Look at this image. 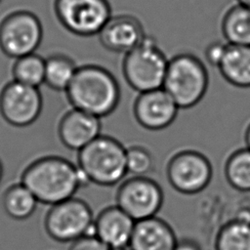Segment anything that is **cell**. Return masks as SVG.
<instances>
[{
    "instance_id": "cell-18",
    "label": "cell",
    "mask_w": 250,
    "mask_h": 250,
    "mask_svg": "<svg viewBox=\"0 0 250 250\" xmlns=\"http://www.w3.org/2000/svg\"><path fill=\"white\" fill-rule=\"evenodd\" d=\"M215 250H250V210L239 213L219 229Z\"/></svg>"
},
{
    "instance_id": "cell-23",
    "label": "cell",
    "mask_w": 250,
    "mask_h": 250,
    "mask_svg": "<svg viewBox=\"0 0 250 250\" xmlns=\"http://www.w3.org/2000/svg\"><path fill=\"white\" fill-rule=\"evenodd\" d=\"M13 80L38 88L44 83L45 59L36 53L16 59L12 68Z\"/></svg>"
},
{
    "instance_id": "cell-29",
    "label": "cell",
    "mask_w": 250,
    "mask_h": 250,
    "mask_svg": "<svg viewBox=\"0 0 250 250\" xmlns=\"http://www.w3.org/2000/svg\"><path fill=\"white\" fill-rule=\"evenodd\" d=\"M237 4H240L242 6L250 8V0H235Z\"/></svg>"
},
{
    "instance_id": "cell-22",
    "label": "cell",
    "mask_w": 250,
    "mask_h": 250,
    "mask_svg": "<svg viewBox=\"0 0 250 250\" xmlns=\"http://www.w3.org/2000/svg\"><path fill=\"white\" fill-rule=\"evenodd\" d=\"M225 177L229 185L242 193H250V149L233 151L226 161Z\"/></svg>"
},
{
    "instance_id": "cell-3",
    "label": "cell",
    "mask_w": 250,
    "mask_h": 250,
    "mask_svg": "<svg viewBox=\"0 0 250 250\" xmlns=\"http://www.w3.org/2000/svg\"><path fill=\"white\" fill-rule=\"evenodd\" d=\"M77 167L89 183L112 187L127 175L126 147L116 139L101 135L78 151Z\"/></svg>"
},
{
    "instance_id": "cell-28",
    "label": "cell",
    "mask_w": 250,
    "mask_h": 250,
    "mask_svg": "<svg viewBox=\"0 0 250 250\" xmlns=\"http://www.w3.org/2000/svg\"><path fill=\"white\" fill-rule=\"evenodd\" d=\"M244 140H245V145L247 148L250 149V122L247 125L246 129H245V134H244Z\"/></svg>"
},
{
    "instance_id": "cell-19",
    "label": "cell",
    "mask_w": 250,
    "mask_h": 250,
    "mask_svg": "<svg viewBox=\"0 0 250 250\" xmlns=\"http://www.w3.org/2000/svg\"><path fill=\"white\" fill-rule=\"evenodd\" d=\"M220 27L228 44L250 46V8L237 3L229 6L222 16Z\"/></svg>"
},
{
    "instance_id": "cell-27",
    "label": "cell",
    "mask_w": 250,
    "mask_h": 250,
    "mask_svg": "<svg viewBox=\"0 0 250 250\" xmlns=\"http://www.w3.org/2000/svg\"><path fill=\"white\" fill-rule=\"evenodd\" d=\"M173 250H202V249L196 241L190 238H184V239L178 240Z\"/></svg>"
},
{
    "instance_id": "cell-2",
    "label": "cell",
    "mask_w": 250,
    "mask_h": 250,
    "mask_svg": "<svg viewBox=\"0 0 250 250\" xmlns=\"http://www.w3.org/2000/svg\"><path fill=\"white\" fill-rule=\"evenodd\" d=\"M64 93L72 108L99 118L115 110L121 95L115 76L105 67L95 63L78 66Z\"/></svg>"
},
{
    "instance_id": "cell-11",
    "label": "cell",
    "mask_w": 250,
    "mask_h": 250,
    "mask_svg": "<svg viewBox=\"0 0 250 250\" xmlns=\"http://www.w3.org/2000/svg\"><path fill=\"white\" fill-rule=\"evenodd\" d=\"M43 107L38 88L12 80L0 92V113L9 124L24 127L33 123Z\"/></svg>"
},
{
    "instance_id": "cell-7",
    "label": "cell",
    "mask_w": 250,
    "mask_h": 250,
    "mask_svg": "<svg viewBox=\"0 0 250 250\" xmlns=\"http://www.w3.org/2000/svg\"><path fill=\"white\" fill-rule=\"evenodd\" d=\"M42 38V23L30 11L11 12L0 21V50L9 58L35 53Z\"/></svg>"
},
{
    "instance_id": "cell-26",
    "label": "cell",
    "mask_w": 250,
    "mask_h": 250,
    "mask_svg": "<svg viewBox=\"0 0 250 250\" xmlns=\"http://www.w3.org/2000/svg\"><path fill=\"white\" fill-rule=\"evenodd\" d=\"M70 243L68 250H111L96 235H83Z\"/></svg>"
},
{
    "instance_id": "cell-24",
    "label": "cell",
    "mask_w": 250,
    "mask_h": 250,
    "mask_svg": "<svg viewBox=\"0 0 250 250\" xmlns=\"http://www.w3.org/2000/svg\"><path fill=\"white\" fill-rule=\"evenodd\" d=\"M127 174L131 177H145L151 172L154 159L151 152L142 146H131L126 148Z\"/></svg>"
},
{
    "instance_id": "cell-12",
    "label": "cell",
    "mask_w": 250,
    "mask_h": 250,
    "mask_svg": "<svg viewBox=\"0 0 250 250\" xmlns=\"http://www.w3.org/2000/svg\"><path fill=\"white\" fill-rule=\"evenodd\" d=\"M179 109L163 88L139 93L133 104L136 121L150 131H159L170 126Z\"/></svg>"
},
{
    "instance_id": "cell-25",
    "label": "cell",
    "mask_w": 250,
    "mask_h": 250,
    "mask_svg": "<svg viewBox=\"0 0 250 250\" xmlns=\"http://www.w3.org/2000/svg\"><path fill=\"white\" fill-rule=\"evenodd\" d=\"M227 47H228L227 42H223L219 40H215L209 43L204 50V58L206 62L211 66H215L218 68L224 59V56L227 51Z\"/></svg>"
},
{
    "instance_id": "cell-10",
    "label": "cell",
    "mask_w": 250,
    "mask_h": 250,
    "mask_svg": "<svg viewBox=\"0 0 250 250\" xmlns=\"http://www.w3.org/2000/svg\"><path fill=\"white\" fill-rule=\"evenodd\" d=\"M163 199L161 187L146 176L130 177L120 184L116 192V205L135 222L156 216Z\"/></svg>"
},
{
    "instance_id": "cell-9",
    "label": "cell",
    "mask_w": 250,
    "mask_h": 250,
    "mask_svg": "<svg viewBox=\"0 0 250 250\" xmlns=\"http://www.w3.org/2000/svg\"><path fill=\"white\" fill-rule=\"evenodd\" d=\"M213 168L209 159L197 150L183 149L174 153L166 166L170 186L180 193L192 195L210 184Z\"/></svg>"
},
{
    "instance_id": "cell-31",
    "label": "cell",
    "mask_w": 250,
    "mask_h": 250,
    "mask_svg": "<svg viewBox=\"0 0 250 250\" xmlns=\"http://www.w3.org/2000/svg\"><path fill=\"white\" fill-rule=\"evenodd\" d=\"M122 250H131L129 247H127V248H124V249H122Z\"/></svg>"
},
{
    "instance_id": "cell-13",
    "label": "cell",
    "mask_w": 250,
    "mask_h": 250,
    "mask_svg": "<svg viewBox=\"0 0 250 250\" xmlns=\"http://www.w3.org/2000/svg\"><path fill=\"white\" fill-rule=\"evenodd\" d=\"M100 43L109 52L125 55L146 36L141 21L130 14L111 15L98 33Z\"/></svg>"
},
{
    "instance_id": "cell-4",
    "label": "cell",
    "mask_w": 250,
    "mask_h": 250,
    "mask_svg": "<svg viewBox=\"0 0 250 250\" xmlns=\"http://www.w3.org/2000/svg\"><path fill=\"white\" fill-rule=\"evenodd\" d=\"M209 74L203 62L190 53H180L169 59L162 88L179 108L196 105L205 96Z\"/></svg>"
},
{
    "instance_id": "cell-8",
    "label": "cell",
    "mask_w": 250,
    "mask_h": 250,
    "mask_svg": "<svg viewBox=\"0 0 250 250\" xmlns=\"http://www.w3.org/2000/svg\"><path fill=\"white\" fill-rule=\"evenodd\" d=\"M93 223L88 203L74 196L52 205L44 219L48 235L59 242H72L85 235Z\"/></svg>"
},
{
    "instance_id": "cell-16",
    "label": "cell",
    "mask_w": 250,
    "mask_h": 250,
    "mask_svg": "<svg viewBox=\"0 0 250 250\" xmlns=\"http://www.w3.org/2000/svg\"><path fill=\"white\" fill-rule=\"evenodd\" d=\"M178 242L172 227L156 216L135 223L131 250H173Z\"/></svg>"
},
{
    "instance_id": "cell-14",
    "label": "cell",
    "mask_w": 250,
    "mask_h": 250,
    "mask_svg": "<svg viewBox=\"0 0 250 250\" xmlns=\"http://www.w3.org/2000/svg\"><path fill=\"white\" fill-rule=\"evenodd\" d=\"M101 118L71 108L61 118L58 135L64 146L77 152L101 136Z\"/></svg>"
},
{
    "instance_id": "cell-1",
    "label": "cell",
    "mask_w": 250,
    "mask_h": 250,
    "mask_svg": "<svg viewBox=\"0 0 250 250\" xmlns=\"http://www.w3.org/2000/svg\"><path fill=\"white\" fill-rule=\"evenodd\" d=\"M21 183L38 202L52 206L73 197L77 189L89 184V181L69 160L48 155L31 162L22 172Z\"/></svg>"
},
{
    "instance_id": "cell-17",
    "label": "cell",
    "mask_w": 250,
    "mask_h": 250,
    "mask_svg": "<svg viewBox=\"0 0 250 250\" xmlns=\"http://www.w3.org/2000/svg\"><path fill=\"white\" fill-rule=\"evenodd\" d=\"M218 69L230 85L237 88H250V46L228 44Z\"/></svg>"
},
{
    "instance_id": "cell-5",
    "label": "cell",
    "mask_w": 250,
    "mask_h": 250,
    "mask_svg": "<svg viewBox=\"0 0 250 250\" xmlns=\"http://www.w3.org/2000/svg\"><path fill=\"white\" fill-rule=\"evenodd\" d=\"M169 59L157 41L146 35L122 61V74L127 84L138 93L162 88Z\"/></svg>"
},
{
    "instance_id": "cell-32",
    "label": "cell",
    "mask_w": 250,
    "mask_h": 250,
    "mask_svg": "<svg viewBox=\"0 0 250 250\" xmlns=\"http://www.w3.org/2000/svg\"><path fill=\"white\" fill-rule=\"evenodd\" d=\"M0 1H1V0H0Z\"/></svg>"
},
{
    "instance_id": "cell-30",
    "label": "cell",
    "mask_w": 250,
    "mask_h": 250,
    "mask_svg": "<svg viewBox=\"0 0 250 250\" xmlns=\"http://www.w3.org/2000/svg\"><path fill=\"white\" fill-rule=\"evenodd\" d=\"M2 175H3V166H2V163L0 161V181L2 179Z\"/></svg>"
},
{
    "instance_id": "cell-21",
    "label": "cell",
    "mask_w": 250,
    "mask_h": 250,
    "mask_svg": "<svg viewBox=\"0 0 250 250\" xmlns=\"http://www.w3.org/2000/svg\"><path fill=\"white\" fill-rule=\"evenodd\" d=\"M78 65L68 56L54 54L45 59L44 83L56 91H65Z\"/></svg>"
},
{
    "instance_id": "cell-15",
    "label": "cell",
    "mask_w": 250,
    "mask_h": 250,
    "mask_svg": "<svg viewBox=\"0 0 250 250\" xmlns=\"http://www.w3.org/2000/svg\"><path fill=\"white\" fill-rule=\"evenodd\" d=\"M135 221L116 204L104 208L94 219L95 233L111 250L129 247Z\"/></svg>"
},
{
    "instance_id": "cell-6",
    "label": "cell",
    "mask_w": 250,
    "mask_h": 250,
    "mask_svg": "<svg viewBox=\"0 0 250 250\" xmlns=\"http://www.w3.org/2000/svg\"><path fill=\"white\" fill-rule=\"evenodd\" d=\"M53 9L62 26L80 37L97 35L112 15L108 0H54Z\"/></svg>"
},
{
    "instance_id": "cell-20",
    "label": "cell",
    "mask_w": 250,
    "mask_h": 250,
    "mask_svg": "<svg viewBox=\"0 0 250 250\" xmlns=\"http://www.w3.org/2000/svg\"><path fill=\"white\" fill-rule=\"evenodd\" d=\"M37 203L32 192L21 183L9 187L2 197L5 212L16 220H24L30 217L34 213Z\"/></svg>"
}]
</instances>
